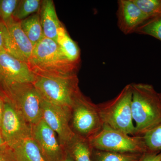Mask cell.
<instances>
[{
	"label": "cell",
	"mask_w": 161,
	"mask_h": 161,
	"mask_svg": "<svg viewBox=\"0 0 161 161\" xmlns=\"http://www.w3.org/2000/svg\"><path fill=\"white\" fill-rule=\"evenodd\" d=\"M7 144L5 142L4 139L3 138V136H2V133L0 131V148L7 147Z\"/></svg>",
	"instance_id": "30"
},
{
	"label": "cell",
	"mask_w": 161,
	"mask_h": 161,
	"mask_svg": "<svg viewBox=\"0 0 161 161\" xmlns=\"http://www.w3.org/2000/svg\"><path fill=\"white\" fill-rule=\"evenodd\" d=\"M20 25L34 47L44 37L39 13L31 15L20 21Z\"/></svg>",
	"instance_id": "18"
},
{
	"label": "cell",
	"mask_w": 161,
	"mask_h": 161,
	"mask_svg": "<svg viewBox=\"0 0 161 161\" xmlns=\"http://www.w3.org/2000/svg\"><path fill=\"white\" fill-rule=\"evenodd\" d=\"M149 19L161 14V0H133Z\"/></svg>",
	"instance_id": "23"
},
{
	"label": "cell",
	"mask_w": 161,
	"mask_h": 161,
	"mask_svg": "<svg viewBox=\"0 0 161 161\" xmlns=\"http://www.w3.org/2000/svg\"><path fill=\"white\" fill-rule=\"evenodd\" d=\"M160 97L161 100V93H159Z\"/></svg>",
	"instance_id": "31"
},
{
	"label": "cell",
	"mask_w": 161,
	"mask_h": 161,
	"mask_svg": "<svg viewBox=\"0 0 161 161\" xmlns=\"http://www.w3.org/2000/svg\"><path fill=\"white\" fill-rule=\"evenodd\" d=\"M0 161H16L12 150L8 146L0 148Z\"/></svg>",
	"instance_id": "25"
},
{
	"label": "cell",
	"mask_w": 161,
	"mask_h": 161,
	"mask_svg": "<svg viewBox=\"0 0 161 161\" xmlns=\"http://www.w3.org/2000/svg\"><path fill=\"white\" fill-rule=\"evenodd\" d=\"M39 14L44 36L56 42L58 30L62 23L58 19L53 1H42Z\"/></svg>",
	"instance_id": "14"
},
{
	"label": "cell",
	"mask_w": 161,
	"mask_h": 161,
	"mask_svg": "<svg viewBox=\"0 0 161 161\" xmlns=\"http://www.w3.org/2000/svg\"><path fill=\"white\" fill-rule=\"evenodd\" d=\"M147 152L161 151V123L142 136Z\"/></svg>",
	"instance_id": "21"
},
{
	"label": "cell",
	"mask_w": 161,
	"mask_h": 161,
	"mask_svg": "<svg viewBox=\"0 0 161 161\" xmlns=\"http://www.w3.org/2000/svg\"><path fill=\"white\" fill-rule=\"evenodd\" d=\"M94 150L120 153L147 152L142 136H131L107 126L88 139Z\"/></svg>",
	"instance_id": "7"
},
{
	"label": "cell",
	"mask_w": 161,
	"mask_h": 161,
	"mask_svg": "<svg viewBox=\"0 0 161 161\" xmlns=\"http://www.w3.org/2000/svg\"><path fill=\"white\" fill-rule=\"evenodd\" d=\"M4 110L0 125V131L8 147L31 136V126L21 112L9 99L3 98Z\"/></svg>",
	"instance_id": "8"
},
{
	"label": "cell",
	"mask_w": 161,
	"mask_h": 161,
	"mask_svg": "<svg viewBox=\"0 0 161 161\" xmlns=\"http://www.w3.org/2000/svg\"><path fill=\"white\" fill-rule=\"evenodd\" d=\"M132 97V86L130 84L115 98L97 104L103 125L135 136V125L131 108Z\"/></svg>",
	"instance_id": "4"
},
{
	"label": "cell",
	"mask_w": 161,
	"mask_h": 161,
	"mask_svg": "<svg viewBox=\"0 0 161 161\" xmlns=\"http://www.w3.org/2000/svg\"><path fill=\"white\" fill-rule=\"evenodd\" d=\"M0 95L14 104L31 126L42 119L43 98L33 83L7 85L0 89Z\"/></svg>",
	"instance_id": "5"
},
{
	"label": "cell",
	"mask_w": 161,
	"mask_h": 161,
	"mask_svg": "<svg viewBox=\"0 0 161 161\" xmlns=\"http://www.w3.org/2000/svg\"><path fill=\"white\" fill-rule=\"evenodd\" d=\"M31 136L48 161H61L65 150L58 136L43 119L31 125Z\"/></svg>",
	"instance_id": "12"
},
{
	"label": "cell",
	"mask_w": 161,
	"mask_h": 161,
	"mask_svg": "<svg viewBox=\"0 0 161 161\" xmlns=\"http://www.w3.org/2000/svg\"><path fill=\"white\" fill-rule=\"evenodd\" d=\"M61 161H74L73 159L71 156L66 150H65V153L64 157L63 159Z\"/></svg>",
	"instance_id": "29"
},
{
	"label": "cell",
	"mask_w": 161,
	"mask_h": 161,
	"mask_svg": "<svg viewBox=\"0 0 161 161\" xmlns=\"http://www.w3.org/2000/svg\"><path fill=\"white\" fill-rule=\"evenodd\" d=\"M27 64L35 75L43 76L77 75L79 66L65 57L56 41L45 37L34 47Z\"/></svg>",
	"instance_id": "2"
},
{
	"label": "cell",
	"mask_w": 161,
	"mask_h": 161,
	"mask_svg": "<svg viewBox=\"0 0 161 161\" xmlns=\"http://www.w3.org/2000/svg\"><path fill=\"white\" fill-rule=\"evenodd\" d=\"M70 125L75 135L87 139L103 128L97 105L81 92L71 108Z\"/></svg>",
	"instance_id": "6"
},
{
	"label": "cell",
	"mask_w": 161,
	"mask_h": 161,
	"mask_svg": "<svg viewBox=\"0 0 161 161\" xmlns=\"http://www.w3.org/2000/svg\"><path fill=\"white\" fill-rule=\"evenodd\" d=\"M65 150L74 161H93V149L88 139L76 135Z\"/></svg>",
	"instance_id": "17"
},
{
	"label": "cell",
	"mask_w": 161,
	"mask_h": 161,
	"mask_svg": "<svg viewBox=\"0 0 161 161\" xmlns=\"http://www.w3.org/2000/svg\"><path fill=\"white\" fill-rule=\"evenodd\" d=\"M135 33L151 36L161 41V14L147 20L136 29Z\"/></svg>",
	"instance_id": "22"
},
{
	"label": "cell",
	"mask_w": 161,
	"mask_h": 161,
	"mask_svg": "<svg viewBox=\"0 0 161 161\" xmlns=\"http://www.w3.org/2000/svg\"><path fill=\"white\" fill-rule=\"evenodd\" d=\"M42 1L40 0H19L13 15L16 21H22L34 14L39 13Z\"/></svg>",
	"instance_id": "20"
},
{
	"label": "cell",
	"mask_w": 161,
	"mask_h": 161,
	"mask_svg": "<svg viewBox=\"0 0 161 161\" xmlns=\"http://www.w3.org/2000/svg\"><path fill=\"white\" fill-rule=\"evenodd\" d=\"M143 154V153L108 152L94 150L93 161H139Z\"/></svg>",
	"instance_id": "19"
},
{
	"label": "cell",
	"mask_w": 161,
	"mask_h": 161,
	"mask_svg": "<svg viewBox=\"0 0 161 161\" xmlns=\"http://www.w3.org/2000/svg\"><path fill=\"white\" fill-rule=\"evenodd\" d=\"M36 76L26 62L0 51V89L14 83H33Z\"/></svg>",
	"instance_id": "10"
},
{
	"label": "cell",
	"mask_w": 161,
	"mask_h": 161,
	"mask_svg": "<svg viewBox=\"0 0 161 161\" xmlns=\"http://www.w3.org/2000/svg\"><path fill=\"white\" fill-rule=\"evenodd\" d=\"M117 3V24L124 34L135 33L140 26L149 20L133 0H119Z\"/></svg>",
	"instance_id": "13"
},
{
	"label": "cell",
	"mask_w": 161,
	"mask_h": 161,
	"mask_svg": "<svg viewBox=\"0 0 161 161\" xmlns=\"http://www.w3.org/2000/svg\"><path fill=\"white\" fill-rule=\"evenodd\" d=\"M4 50L19 60L28 63L34 46L21 28L20 22L14 20L4 23Z\"/></svg>",
	"instance_id": "11"
},
{
	"label": "cell",
	"mask_w": 161,
	"mask_h": 161,
	"mask_svg": "<svg viewBox=\"0 0 161 161\" xmlns=\"http://www.w3.org/2000/svg\"><path fill=\"white\" fill-rule=\"evenodd\" d=\"M36 76L33 84L43 99L70 109L75 99L81 92L77 75Z\"/></svg>",
	"instance_id": "3"
},
{
	"label": "cell",
	"mask_w": 161,
	"mask_h": 161,
	"mask_svg": "<svg viewBox=\"0 0 161 161\" xmlns=\"http://www.w3.org/2000/svg\"><path fill=\"white\" fill-rule=\"evenodd\" d=\"M56 42L65 57L71 62L79 65L80 50L79 47L70 37L62 24L58 30Z\"/></svg>",
	"instance_id": "16"
},
{
	"label": "cell",
	"mask_w": 161,
	"mask_h": 161,
	"mask_svg": "<svg viewBox=\"0 0 161 161\" xmlns=\"http://www.w3.org/2000/svg\"><path fill=\"white\" fill-rule=\"evenodd\" d=\"M3 110H4V100L2 96L0 95V125L3 116Z\"/></svg>",
	"instance_id": "28"
},
{
	"label": "cell",
	"mask_w": 161,
	"mask_h": 161,
	"mask_svg": "<svg viewBox=\"0 0 161 161\" xmlns=\"http://www.w3.org/2000/svg\"><path fill=\"white\" fill-rule=\"evenodd\" d=\"M131 108L135 123V136L145 132L161 123V100L159 93L152 85L132 83Z\"/></svg>",
	"instance_id": "1"
},
{
	"label": "cell",
	"mask_w": 161,
	"mask_h": 161,
	"mask_svg": "<svg viewBox=\"0 0 161 161\" xmlns=\"http://www.w3.org/2000/svg\"><path fill=\"white\" fill-rule=\"evenodd\" d=\"M19 0H0V20L5 24L14 20V13Z\"/></svg>",
	"instance_id": "24"
},
{
	"label": "cell",
	"mask_w": 161,
	"mask_h": 161,
	"mask_svg": "<svg viewBox=\"0 0 161 161\" xmlns=\"http://www.w3.org/2000/svg\"><path fill=\"white\" fill-rule=\"evenodd\" d=\"M70 117L69 109L50 103L43 99L42 119L54 131L64 150L76 136L71 128Z\"/></svg>",
	"instance_id": "9"
},
{
	"label": "cell",
	"mask_w": 161,
	"mask_h": 161,
	"mask_svg": "<svg viewBox=\"0 0 161 161\" xmlns=\"http://www.w3.org/2000/svg\"><path fill=\"white\" fill-rule=\"evenodd\" d=\"M4 50V23L0 20V51Z\"/></svg>",
	"instance_id": "27"
},
{
	"label": "cell",
	"mask_w": 161,
	"mask_h": 161,
	"mask_svg": "<svg viewBox=\"0 0 161 161\" xmlns=\"http://www.w3.org/2000/svg\"><path fill=\"white\" fill-rule=\"evenodd\" d=\"M11 149L16 161H48L32 136L20 141Z\"/></svg>",
	"instance_id": "15"
},
{
	"label": "cell",
	"mask_w": 161,
	"mask_h": 161,
	"mask_svg": "<svg viewBox=\"0 0 161 161\" xmlns=\"http://www.w3.org/2000/svg\"><path fill=\"white\" fill-rule=\"evenodd\" d=\"M139 161H161V151L145 153Z\"/></svg>",
	"instance_id": "26"
}]
</instances>
